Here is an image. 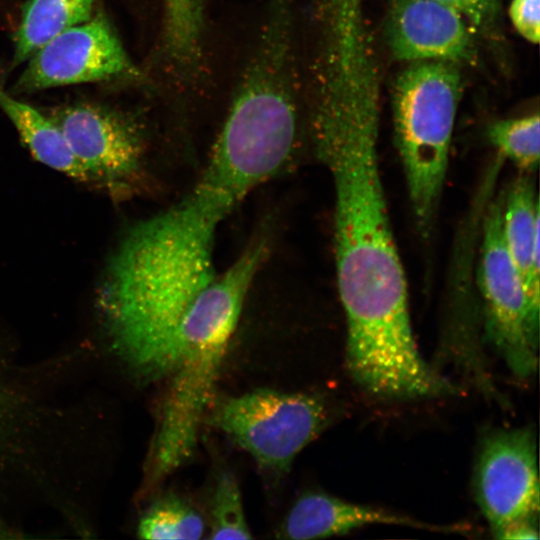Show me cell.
I'll return each instance as SVG.
<instances>
[{
  "mask_svg": "<svg viewBox=\"0 0 540 540\" xmlns=\"http://www.w3.org/2000/svg\"><path fill=\"white\" fill-rule=\"evenodd\" d=\"M503 237L532 310L540 308V213L535 183L524 173L503 192Z\"/></svg>",
  "mask_w": 540,
  "mask_h": 540,
  "instance_id": "11",
  "label": "cell"
},
{
  "mask_svg": "<svg viewBox=\"0 0 540 540\" xmlns=\"http://www.w3.org/2000/svg\"><path fill=\"white\" fill-rule=\"evenodd\" d=\"M539 115L493 122L487 136L501 158H507L524 173L535 171L540 158Z\"/></svg>",
  "mask_w": 540,
  "mask_h": 540,
  "instance_id": "16",
  "label": "cell"
},
{
  "mask_svg": "<svg viewBox=\"0 0 540 540\" xmlns=\"http://www.w3.org/2000/svg\"><path fill=\"white\" fill-rule=\"evenodd\" d=\"M472 30L455 10L438 0H393L386 22L391 54L406 62L468 59Z\"/></svg>",
  "mask_w": 540,
  "mask_h": 540,
  "instance_id": "9",
  "label": "cell"
},
{
  "mask_svg": "<svg viewBox=\"0 0 540 540\" xmlns=\"http://www.w3.org/2000/svg\"><path fill=\"white\" fill-rule=\"evenodd\" d=\"M476 285L485 338L518 378L538 364L539 314L526 297L503 237V192L489 199L479 233Z\"/></svg>",
  "mask_w": 540,
  "mask_h": 540,
  "instance_id": "4",
  "label": "cell"
},
{
  "mask_svg": "<svg viewBox=\"0 0 540 540\" xmlns=\"http://www.w3.org/2000/svg\"><path fill=\"white\" fill-rule=\"evenodd\" d=\"M334 187L336 278L346 317V365L365 391L436 397L447 381L418 351L406 276L393 235L378 158L379 111L357 106L309 123Z\"/></svg>",
  "mask_w": 540,
  "mask_h": 540,
  "instance_id": "1",
  "label": "cell"
},
{
  "mask_svg": "<svg viewBox=\"0 0 540 540\" xmlns=\"http://www.w3.org/2000/svg\"><path fill=\"white\" fill-rule=\"evenodd\" d=\"M0 109L36 160L71 178L90 181L51 116L44 115L3 90H0Z\"/></svg>",
  "mask_w": 540,
  "mask_h": 540,
  "instance_id": "12",
  "label": "cell"
},
{
  "mask_svg": "<svg viewBox=\"0 0 540 540\" xmlns=\"http://www.w3.org/2000/svg\"><path fill=\"white\" fill-rule=\"evenodd\" d=\"M96 0H29L22 10L13 61L24 62L41 46L92 17Z\"/></svg>",
  "mask_w": 540,
  "mask_h": 540,
  "instance_id": "13",
  "label": "cell"
},
{
  "mask_svg": "<svg viewBox=\"0 0 540 540\" xmlns=\"http://www.w3.org/2000/svg\"><path fill=\"white\" fill-rule=\"evenodd\" d=\"M162 53L176 62L198 58L204 51V16L200 0H162Z\"/></svg>",
  "mask_w": 540,
  "mask_h": 540,
  "instance_id": "14",
  "label": "cell"
},
{
  "mask_svg": "<svg viewBox=\"0 0 540 540\" xmlns=\"http://www.w3.org/2000/svg\"><path fill=\"white\" fill-rule=\"evenodd\" d=\"M244 194L205 169L179 203L139 222L117 248L101 306L118 355L128 365L159 372L174 359L180 323L217 276V228Z\"/></svg>",
  "mask_w": 540,
  "mask_h": 540,
  "instance_id": "2",
  "label": "cell"
},
{
  "mask_svg": "<svg viewBox=\"0 0 540 540\" xmlns=\"http://www.w3.org/2000/svg\"><path fill=\"white\" fill-rule=\"evenodd\" d=\"M22 404V389L14 366L0 356V449L17 427Z\"/></svg>",
  "mask_w": 540,
  "mask_h": 540,
  "instance_id": "18",
  "label": "cell"
},
{
  "mask_svg": "<svg viewBox=\"0 0 540 540\" xmlns=\"http://www.w3.org/2000/svg\"><path fill=\"white\" fill-rule=\"evenodd\" d=\"M455 10L474 32L495 30L501 14V0H438Z\"/></svg>",
  "mask_w": 540,
  "mask_h": 540,
  "instance_id": "19",
  "label": "cell"
},
{
  "mask_svg": "<svg viewBox=\"0 0 540 540\" xmlns=\"http://www.w3.org/2000/svg\"><path fill=\"white\" fill-rule=\"evenodd\" d=\"M208 422L233 439L258 464L286 472L323 430L327 413L314 395L256 389L216 401Z\"/></svg>",
  "mask_w": 540,
  "mask_h": 540,
  "instance_id": "5",
  "label": "cell"
},
{
  "mask_svg": "<svg viewBox=\"0 0 540 540\" xmlns=\"http://www.w3.org/2000/svg\"><path fill=\"white\" fill-rule=\"evenodd\" d=\"M474 492L492 532L536 518L539 481L531 429H500L484 438L475 467Z\"/></svg>",
  "mask_w": 540,
  "mask_h": 540,
  "instance_id": "7",
  "label": "cell"
},
{
  "mask_svg": "<svg viewBox=\"0 0 540 540\" xmlns=\"http://www.w3.org/2000/svg\"><path fill=\"white\" fill-rule=\"evenodd\" d=\"M493 533L498 539L508 540H532L538 539L539 537L538 529L534 520L514 522Z\"/></svg>",
  "mask_w": 540,
  "mask_h": 540,
  "instance_id": "21",
  "label": "cell"
},
{
  "mask_svg": "<svg viewBox=\"0 0 540 540\" xmlns=\"http://www.w3.org/2000/svg\"><path fill=\"white\" fill-rule=\"evenodd\" d=\"M539 5V0H512L509 7V16L514 28L533 44L539 42Z\"/></svg>",
  "mask_w": 540,
  "mask_h": 540,
  "instance_id": "20",
  "label": "cell"
},
{
  "mask_svg": "<svg viewBox=\"0 0 540 540\" xmlns=\"http://www.w3.org/2000/svg\"><path fill=\"white\" fill-rule=\"evenodd\" d=\"M211 539H250L241 491L235 476L224 472L219 477L212 500Z\"/></svg>",
  "mask_w": 540,
  "mask_h": 540,
  "instance_id": "17",
  "label": "cell"
},
{
  "mask_svg": "<svg viewBox=\"0 0 540 540\" xmlns=\"http://www.w3.org/2000/svg\"><path fill=\"white\" fill-rule=\"evenodd\" d=\"M372 524L461 531V527L428 524L382 508L347 502L325 493L307 492L293 504L278 532L279 537L285 539H317Z\"/></svg>",
  "mask_w": 540,
  "mask_h": 540,
  "instance_id": "10",
  "label": "cell"
},
{
  "mask_svg": "<svg viewBox=\"0 0 540 540\" xmlns=\"http://www.w3.org/2000/svg\"><path fill=\"white\" fill-rule=\"evenodd\" d=\"M204 532L201 515L175 495H167L150 506L137 529L142 539L196 540L202 538Z\"/></svg>",
  "mask_w": 540,
  "mask_h": 540,
  "instance_id": "15",
  "label": "cell"
},
{
  "mask_svg": "<svg viewBox=\"0 0 540 540\" xmlns=\"http://www.w3.org/2000/svg\"><path fill=\"white\" fill-rule=\"evenodd\" d=\"M461 88L457 64L447 61L411 62L393 86L395 142L423 237L440 204Z\"/></svg>",
  "mask_w": 540,
  "mask_h": 540,
  "instance_id": "3",
  "label": "cell"
},
{
  "mask_svg": "<svg viewBox=\"0 0 540 540\" xmlns=\"http://www.w3.org/2000/svg\"><path fill=\"white\" fill-rule=\"evenodd\" d=\"M51 118L61 129L90 181L121 191L137 180L143 158V140L131 119L86 103L56 110Z\"/></svg>",
  "mask_w": 540,
  "mask_h": 540,
  "instance_id": "8",
  "label": "cell"
},
{
  "mask_svg": "<svg viewBox=\"0 0 540 540\" xmlns=\"http://www.w3.org/2000/svg\"><path fill=\"white\" fill-rule=\"evenodd\" d=\"M29 58L15 84L16 91L21 93L140 77L115 30L102 14L61 32Z\"/></svg>",
  "mask_w": 540,
  "mask_h": 540,
  "instance_id": "6",
  "label": "cell"
}]
</instances>
